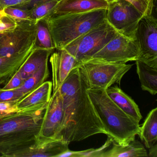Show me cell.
I'll return each instance as SVG.
<instances>
[{
  "label": "cell",
  "instance_id": "obj_4",
  "mask_svg": "<svg viewBox=\"0 0 157 157\" xmlns=\"http://www.w3.org/2000/svg\"><path fill=\"white\" fill-rule=\"evenodd\" d=\"M107 9L82 13L53 15L45 19L56 49L66 46L101 24L106 18Z\"/></svg>",
  "mask_w": 157,
  "mask_h": 157
},
{
  "label": "cell",
  "instance_id": "obj_8",
  "mask_svg": "<svg viewBox=\"0 0 157 157\" xmlns=\"http://www.w3.org/2000/svg\"><path fill=\"white\" fill-rule=\"evenodd\" d=\"M37 23L33 20L18 22L15 29L0 36V57L21 54L36 42Z\"/></svg>",
  "mask_w": 157,
  "mask_h": 157
},
{
  "label": "cell",
  "instance_id": "obj_5",
  "mask_svg": "<svg viewBox=\"0 0 157 157\" xmlns=\"http://www.w3.org/2000/svg\"><path fill=\"white\" fill-rule=\"evenodd\" d=\"M118 33L105 19L63 48L82 64L90 59Z\"/></svg>",
  "mask_w": 157,
  "mask_h": 157
},
{
  "label": "cell",
  "instance_id": "obj_28",
  "mask_svg": "<svg viewBox=\"0 0 157 157\" xmlns=\"http://www.w3.org/2000/svg\"><path fill=\"white\" fill-rule=\"evenodd\" d=\"M108 3L113 1L114 0H105ZM131 2L136 8H137L144 16L151 15L152 14V10L154 7V3L144 2L138 1L136 0H127Z\"/></svg>",
  "mask_w": 157,
  "mask_h": 157
},
{
  "label": "cell",
  "instance_id": "obj_23",
  "mask_svg": "<svg viewBox=\"0 0 157 157\" xmlns=\"http://www.w3.org/2000/svg\"><path fill=\"white\" fill-rule=\"evenodd\" d=\"M60 0H50L42 2L30 9L31 19L36 23L50 17Z\"/></svg>",
  "mask_w": 157,
  "mask_h": 157
},
{
  "label": "cell",
  "instance_id": "obj_35",
  "mask_svg": "<svg viewBox=\"0 0 157 157\" xmlns=\"http://www.w3.org/2000/svg\"><path fill=\"white\" fill-rule=\"evenodd\" d=\"M6 16L7 15L4 12V10L0 11V22H1L3 20V18Z\"/></svg>",
  "mask_w": 157,
  "mask_h": 157
},
{
  "label": "cell",
  "instance_id": "obj_18",
  "mask_svg": "<svg viewBox=\"0 0 157 157\" xmlns=\"http://www.w3.org/2000/svg\"><path fill=\"white\" fill-rule=\"evenodd\" d=\"M34 46L19 55L0 57V86L5 85L18 71Z\"/></svg>",
  "mask_w": 157,
  "mask_h": 157
},
{
  "label": "cell",
  "instance_id": "obj_13",
  "mask_svg": "<svg viewBox=\"0 0 157 157\" xmlns=\"http://www.w3.org/2000/svg\"><path fill=\"white\" fill-rule=\"evenodd\" d=\"M69 144L61 139L36 140L32 147L17 153L14 157H58L69 149Z\"/></svg>",
  "mask_w": 157,
  "mask_h": 157
},
{
  "label": "cell",
  "instance_id": "obj_12",
  "mask_svg": "<svg viewBox=\"0 0 157 157\" xmlns=\"http://www.w3.org/2000/svg\"><path fill=\"white\" fill-rule=\"evenodd\" d=\"M56 50L49 59L52 67L53 92L60 88L71 70L81 64L64 48Z\"/></svg>",
  "mask_w": 157,
  "mask_h": 157
},
{
  "label": "cell",
  "instance_id": "obj_34",
  "mask_svg": "<svg viewBox=\"0 0 157 157\" xmlns=\"http://www.w3.org/2000/svg\"><path fill=\"white\" fill-rule=\"evenodd\" d=\"M48 1H50V0H32L31 2L29 3V5L26 7V9L30 10L33 7L37 5V4H40V3L45 2Z\"/></svg>",
  "mask_w": 157,
  "mask_h": 157
},
{
  "label": "cell",
  "instance_id": "obj_14",
  "mask_svg": "<svg viewBox=\"0 0 157 157\" xmlns=\"http://www.w3.org/2000/svg\"><path fill=\"white\" fill-rule=\"evenodd\" d=\"M108 6V2L105 0H60L51 16L82 13L98 9H107Z\"/></svg>",
  "mask_w": 157,
  "mask_h": 157
},
{
  "label": "cell",
  "instance_id": "obj_3",
  "mask_svg": "<svg viewBox=\"0 0 157 157\" xmlns=\"http://www.w3.org/2000/svg\"><path fill=\"white\" fill-rule=\"evenodd\" d=\"M89 97L106 135L121 146L129 144L139 133V122L123 111L108 97L105 90L89 89Z\"/></svg>",
  "mask_w": 157,
  "mask_h": 157
},
{
  "label": "cell",
  "instance_id": "obj_1",
  "mask_svg": "<svg viewBox=\"0 0 157 157\" xmlns=\"http://www.w3.org/2000/svg\"><path fill=\"white\" fill-rule=\"evenodd\" d=\"M90 88L81 65L71 70L60 86L64 115L58 139L70 143L96 134L106 135L89 97Z\"/></svg>",
  "mask_w": 157,
  "mask_h": 157
},
{
  "label": "cell",
  "instance_id": "obj_17",
  "mask_svg": "<svg viewBox=\"0 0 157 157\" xmlns=\"http://www.w3.org/2000/svg\"><path fill=\"white\" fill-rule=\"evenodd\" d=\"M105 92L108 97L119 108L140 122L142 118V115L137 105L131 97L117 85L109 87L105 90Z\"/></svg>",
  "mask_w": 157,
  "mask_h": 157
},
{
  "label": "cell",
  "instance_id": "obj_22",
  "mask_svg": "<svg viewBox=\"0 0 157 157\" xmlns=\"http://www.w3.org/2000/svg\"><path fill=\"white\" fill-rule=\"evenodd\" d=\"M48 62L44 64L34 74L24 81L23 84L17 90L27 95L38 88L46 81L49 77Z\"/></svg>",
  "mask_w": 157,
  "mask_h": 157
},
{
  "label": "cell",
  "instance_id": "obj_30",
  "mask_svg": "<svg viewBox=\"0 0 157 157\" xmlns=\"http://www.w3.org/2000/svg\"><path fill=\"white\" fill-rule=\"evenodd\" d=\"M17 25L18 22L6 16L0 22V35H3L13 31Z\"/></svg>",
  "mask_w": 157,
  "mask_h": 157
},
{
  "label": "cell",
  "instance_id": "obj_36",
  "mask_svg": "<svg viewBox=\"0 0 157 157\" xmlns=\"http://www.w3.org/2000/svg\"><path fill=\"white\" fill-rule=\"evenodd\" d=\"M136 1L144 2H151V3H154V0H136Z\"/></svg>",
  "mask_w": 157,
  "mask_h": 157
},
{
  "label": "cell",
  "instance_id": "obj_37",
  "mask_svg": "<svg viewBox=\"0 0 157 157\" xmlns=\"http://www.w3.org/2000/svg\"><path fill=\"white\" fill-rule=\"evenodd\" d=\"M2 10H3V8H2V5H1V4H0V11Z\"/></svg>",
  "mask_w": 157,
  "mask_h": 157
},
{
  "label": "cell",
  "instance_id": "obj_21",
  "mask_svg": "<svg viewBox=\"0 0 157 157\" xmlns=\"http://www.w3.org/2000/svg\"><path fill=\"white\" fill-rule=\"evenodd\" d=\"M139 136L147 148H149L157 141V108L150 112L140 127Z\"/></svg>",
  "mask_w": 157,
  "mask_h": 157
},
{
  "label": "cell",
  "instance_id": "obj_15",
  "mask_svg": "<svg viewBox=\"0 0 157 157\" xmlns=\"http://www.w3.org/2000/svg\"><path fill=\"white\" fill-rule=\"evenodd\" d=\"M54 49L34 48L28 57L18 70L23 79L25 80L36 72L45 63L48 62Z\"/></svg>",
  "mask_w": 157,
  "mask_h": 157
},
{
  "label": "cell",
  "instance_id": "obj_27",
  "mask_svg": "<svg viewBox=\"0 0 157 157\" xmlns=\"http://www.w3.org/2000/svg\"><path fill=\"white\" fill-rule=\"evenodd\" d=\"M25 95L19 90H3L0 88V102H18Z\"/></svg>",
  "mask_w": 157,
  "mask_h": 157
},
{
  "label": "cell",
  "instance_id": "obj_6",
  "mask_svg": "<svg viewBox=\"0 0 157 157\" xmlns=\"http://www.w3.org/2000/svg\"><path fill=\"white\" fill-rule=\"evenodd\" d=\"M143 16V13L127 0H114L108 3L106 21L118 33L132 40H136L138 24Z\"/></svg>",
  "mask_w": 157,
  "mask_h": 157
},
{
  "label": "cell",
  "instance_id": "obj_9",
  "mask_svg": "<svg viewBox=\"0 0 157 157\" xmlns=\"http://www.w3.org/2000/svg\"><path fill=\"white\" fill-rule=\"evenodd\" d=\"M139 50L136 40L118 33L87 61L126 63L128 61H136L139 59Z\"/></svg>",
  "mask_w": 157,
  "mask_h": 157
},
{
  "label": "cell",
  "instance_id": "obj_7",
  "mask_svg": "<svg viewBox=\"0 0 157 157\" xmlns=\"http://www.w3.org/2000/svg\"><path fill=\"white\" fill-rule=\"evenodd\" d=\"M81 66L85 71L90 89L106 90L114 83L119 84L132 65L89 60L82 62Z\"/></svg>",
  "mask_w": 157,
  "mask_h": 157
},
{
  "label": "cell",
  "instance_id": "obj_38",
  "mask_svg": "<svg viewBox=\"0 0 157 157\" xmlns=\"http://www.w3.org/2000/svg\"><path fill=\"white\" fill-rule=\"evenodd\" d=\"M1 35H0V36H1Z\"/></svg>",
  "mask_w": 157,
  "mask_h": 157
},
{
  "label": "cell",
  "instance_id": "obj_16",
  "mask_svg": "<svg viewBox=\"0 0 157 157\" xmlns=\"http://www.w3.org/2000/svg\"><path fill=\"white\" fill-rule=\"evenodd\" d=\"M53 85L46 81L18 101L17 105L20 111L27 110L48 103L52 94Z\"/></svg>",
  "mask_w": 157,
  "mask_h": 157
},
{
  "label": "cell",
  "instance_id": "obj_29",
  "mask_svg": "<svg viewBox=\"0 0 157 157\" xmlns=\"http://www.w3.org/2000/svg\"><path fill=\"white\" fill-rule=\"evenodd\" d=\"M17 102H0V117L13 114L20 112L17 105Z\"/></svg>",
  "mask_w": 157,
  "mask_h": 157
},
{
  "label": "cell",
  "instance_id": "obj_10",
  "mask_svg": "<svg viewBox=\"0 0 157 157\" xmlns=\"http://www.w3.org/2000/svg\"><path fill=\"white\" fill-rule=\"evenodd\" d=\"M136 37L139 50V60L157 68V20L152 14L140 19Z\"/></svg>",
  "mask_w": 157,
  "mask_h": 157
},
{
  "label": "cell",
  "instance_id": "obj_20",
  "mask_svg": "<svg viewBox=\"0 0 157 157\" xmlns=\"http://www.w3.org/2000/svg\"><path fill=\"white\" fill-rule=\"evenodd\" d=\"M136 71L141 88L152 95L157 93V68L149 66L141 60H136Z\"/></svg>",
  "mask_w": 157,
  "mask_h": 157
},
{
  "label": "cell",
  "instance_id": "obj_24",
  "mask_svg": "<svg viewBox=\"0 0 157 157\" xmlns=\"http://www.w3.org/2000/svg\"><path fill=\"white\" fill-rule=\"evenodd\" d=\"M34 48L56 49L49 29L45 20L37 22L36 42Z\"/></svg>",
  "mask_w": 157,
  "mask_h": 157
},
{
  "label": "cell",
  "instance_id": "obj_32",
  "mask_svg": "<svg viewBox=\"0 0 157 157\" xmlns=\"http://www.w3.org/2000/svg\"><path fill=\"white\" fill-rule=\"evenodd\" d=\"M32 0H0L3 10L7 7H16L26 8Z\"/></svg>",
  "mask_w": 157,
  "mask_h": 157
},
{
  "label": "cell",
  "instance_id": "obj_31",
  "mask_svg": "<svg viewBox=\"0 0 157 157\" xmlns=\"http://www.w3.org/2000/svg\"><path fill=\"white\" fill-rule=\"evenodd\" d=\"M24 81L17 71L3 88H0L3 90H16L22 85Z\"/></svg>",
  "mask_w": 157,
  "mask_h": 157
},
{
  "label": "cell",
  "instance_id": "obj_11",
  "mask_svg": "<svg viewBox=\"0 0 157 157\" xmlns=\"http://www.w3.org/2000/svg\"><path fill=\"white\" fill-rule=\"evenodd\" d=\"M63 115L62 97L59 88L53 92L47 105L37 141L58 139Z\"/></svg>",
  "mask_w": 157,
  "mask_h": 157
},
{
  "label": "cell",
  "instance_id": "obj_25",
  "mask_svg": "<svg viewBox=\"0 0 157 157\" xmlns=\"http://www.w3.org/2000/svg\"><path fill=\"white\" fill-rule=\"evenodd\" d=\"M107 136L105 144L98 148H91L80 151H73L69 149L58 157H103L104 153L110 147L113 143L112 138L109 136Z\"/></svg>",
  "mask_w": 157,
  "mask_h": 157
},
{
  "label": "cell",
  "instance_id": "obj_26",
  "mask_svg": "<svg viewBox=\"0 0 157 157\" xmlns=\"http://www.w3.org/2000/svg\"><path fill=\"white\" fill-rule=\"evenodd\" d=\"M4 10L7 16L16 21L32 20L29 9L21 7H10L5 8Z\"/></svg>",
  "mask_w": 157,
  "mask_h": 157
},
{
  "label": "cell",
  "instance_id": "obj_33",
  "mask_svg": "<svg viewBox=\"0 0 157 157\" xmlns=\"http://www.w3.org/2000/svg\"><path fill=\"white\" fill-rule=\"evenodd\" d=\"M149 156L151 157H157V142L155 143L153 146L149 148Z\"/></svg>",
  "mask_w": 157,
  "mask_h": 157
},
{
  "label": "cell",
  "instance_id": "obj_2",
  "mask_svg": "<svg viewBox=\"0 0 157 157\" xmlns=\"http://www.w3.org/2000/svg\"><path fill=\"white\" fill-rule=\"evenodd\" d=\"M47 104L0 117V157H14L36 142Z\"/></svg>",
  "mask_w": 157,
  "mask_h": 157
},
{
  "label": "cell",
  "instance_id": "obj_19",
  "mask_svg": "<svg viewBox=\"0 0 157 157\" xmlns=\"http://www.w3.org/2000/svg\"><path fill=\"white\" fill-rule=\"evenodd\" d=\"M113 146L104 153L103 157H140L148 156L143 145L134 140L129 144L121 146L113 140Z\"/></svg>",
  "mask_w": 157,
  "mask_h": 157
}]
</instances>
